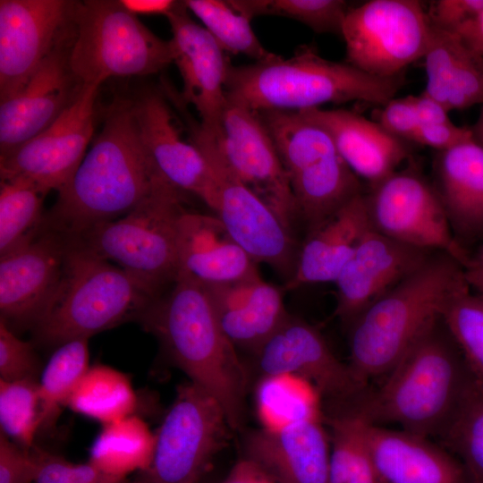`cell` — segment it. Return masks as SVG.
Here are the masks:
<instances>
[{"mask_svg": "<svg viewBox=\"0 0 483 483\" xmlns=\"http://www.w3.org/2000/svg\"><path fill=\"white\" fill-rule=\"evenodd\" d=\"M164 182L141 140L132 101L115 99L89 152L45 214L44 227L76 236L126 215Z\"/></svg>", "mask_w": 483, "mask_h": 483, "instance_id": "obj_1", "label": "cell"}, {"mask_svg": "<svg viewBox=\"0 0 483 483\" xmlns=\"http://www.w3.org/2000/svg\"><path fill=\"white\" fill-rule=\"evenodd\" d=\"M140 321L174 363L222 405L232 429L241 428L248 371L221 328L204 284L179 272Z\"/></svg>", "mask_w": 483, "mask_h": 483, "instance_id": "obj_2", "label": "cell"}, {"mask_svg": "<svg viewBox=\"0 0 483 483\" xmlns=\"http://www.w3.org/2000/svg\"><path fill=\"white\" fill-rule=\"evenodd\" d=\"M440 323L406 352L377 390L346 401L348 406L367 422L439 436L475 378Z\"/></svg>", "mask_w": 483, "mask_h": 483, "instance_id": "obj_3", "label": "cell"}, {"mask_svg": "<svg viewBox=\"0 0 483 483\" xmlns=\"http://www.w3.org/2000/svg\"><path fill=\"white\" fill-rule=\"evenodd\" d=\"M403 82L402 74L376 77L304 46L290 58L272 53L251 64L231 65L225 91L228 98L258 112L301 111L353 100L384 106Z\"/></svg>", "mask_w": 483, "mask_h": 483, "instance_id": "obj_4", "label": "cell"}, {"mask_svg": "<svg viewBox=\"0 0 483 483\" xmlns=\"http://www.w3.org/2000/svg\"><path fill=\"white\" fill-rule=\"evenodd\" d=\"M464 276L447 254L431 256L350 325V361L364 383L387 374L440 319L446 299Z\"/></svg>", "mask_w": 483, "mask_h": 483, "instance_id": "obj_5", "label": "cell"}, {"mask_svg": "<svg viewBox=\"0 0 483 483\" xmlns=\"http://www.w3.org/2000/svg\"><path fill=\"white\" fill-rule=\"evenodd\" d=\"M70 242L61 284L34 328L37 339L47 345L89 339L123 322L140 320L157 300L123 269Z\"/></svg>", "mask_w": 483, "mask_h": 483, "instance_id": "obj_6", "label": "cell"}, {"mask_svg": "<svg viewBox=\"0 0 483 483\" xmlns=\"http://www.w3.org/2000/svg\"><path fill=\"white\" fill-rule=\"evenodd\" d=\"M183 193L164 182L126 215L69 238L80 249L123 269L157 299L179 273L177 232L186 210Z\"/></svg>", "mask_w": 483, "mask_h": 483, "instance_id": "obj_7", "label": "cell"}, {"mask_svg": "<svg viewBox=\"0 0 483 483\" xmlns=\"http://www.w3.org/2000/svg\"><path fill=\"white\" fill-rule=\"evenodd\" d=\"M69 62L83 84L155 74L173 64L169 40L148 29L118 0L75 1Z\"/></svg>", "mask_w": 483, "mask_h": 483, "instance_id": "obj_8", "label": "cell"}, {"mask_svg": "<svg viewBox=\"0 0 483 483\" xmlns=\"http://www.w3.org/2000/svg\"><path fill=\"white\" fill-rule=\"evenodd\" d=\"M259 114L287 173L298 217L309 231L361 193L359 177L324 129L298 111Z\"/></svg>", "mask_w": 483, "mask_h": 483, "instance_id": "obj_9", "label": "cell"}, {"mask_svg": "<svg viewBox=\"0 0 483 483\" xmlns=\"http://www.w3.org/2000/svg\"><path fill=\"white\" fill-rule=\"evenodd\" d=\"M231 429L213 395L191 381L181 385L155 434L152 462L140 476L149 483H199Z\"/></svg>", "mask_w": 483, "mask_h": 483, "instance_id": "obj_10", "label": "cell"}, {"mask_svg": "<svg viewBox=\"0 0 483 483\" xmlns=\"http://www.w3.org/2000/svg\"><path fill=\"white\" fill-rule=\"evenodd\" d=\"M182 115L189 127V140L200 150L216 176V216L257 264H267L288 281L295 271L300 250L292 232L235 176L222 157L213 134L186 112Z\"/></svg>", "mask_w": 483, "mask_h": 483, "instance_id": "obj_11", "label": "cell"}, {"mask_svg": "<svg viewBox=\"0 0 483 483\" xmlns=\"http://www.w3.org/2000/svg\"><path fill=\"white\" fill-rule=\"evenodd\" d=\"M428 11L417 0H370L348 10L342 26L346 63L393 78L423 57L431 36Z\"/></svg>", "mask_w": 483, "mask_h": 483, "instance_id": "obj_12", "label": "cell"}, {"mask_svg": "<svg viewBox=\"0 0 483 483\" xmlns=\"http://www.w3.org/2000/svg\"><path fill=\"white\" fill-rule=\"evenodd\" d=\"M370 226L401 243L438 250L465 268L470 256L455 237L439 195L414 168L395 171L365 195Z\"/></svg>", "mask_w": 483, "mask_h": 483, "instance_id": "obj_13", "label": "cell"}, {"mask_svg": "<svg viewBox=\"0 0 483 483\" xmlns=\"http://www.w3.org/2000/svg\"><path fill=\"white\" fill-rule=\"evenodd\" d=\"M217 148L235 176L292 232L298 217L287 173L259 113L226 97Z\"/></svg>", "mask_w": 483, "mask_h": 483, "instance_id": "obj_14", "label": "cell"}, {"mask_svg": "<svg viewBox=\"0 0 483 483\" xmlns=\"http://www.w3.org/2000/svg\"><path fill=\"white\" fill-rule=\"evenodd\" d=\"M99 85L84 84L74 102L46 130L4 156L1 180L21 177L60 191L85 157L94 133Z\"/></svg>", "mask_w": 483, "mask_h": 483, "instance_id": "obj_15", "label": "cell"}, {"mask_svg": "<svg viewBox=\"0 0 483 483\" xmlns=\"http://www.w3.org/2000/svg\"><path fill=\"white\" fill-rule=\"evenodd\" d=\"M75 1H0V103L19 93L72 26Z\"/></svg>", "mask_w": 483, "mask_h": 483, "instance_id": "obj_16", "label": "cell"}, {"mask_svg": "<svg viewBox=\"0 0 483 483\" xmlns=\"http://www.w3.org/2000/svg\"><path fill=\"white\" fill-rule=\"evenodd\" d=\"M71 242L48 229L0 256L1 318L11 327L35 328L63 280Z\"/></svg>", "mask_w": 483, "mask_h": 483, "instance_id": "obj_17", "label": "cell"}, {"mask_svg": "<svg viewBox=\"0 0 483 483\" xmlns=\"http://www.w3.org/2000/svg\"><path fill=\"white\" fill-rule=\"evenodd\" d=\"M253 354L261 376L297 375L330 402L352 400L367 391L368 384L335 355L322 334L290 314Z\"/></svg>", "mask_w": 483, "mask_h": 483, "instance_id": "obj_18", "label": "cell"}, {"mask_svg": "<svg viewBox=\"0 0 483 483\" xmlns=\"http://www.w3.org/2000/svg\"><path fill=\"white\" fill-rule=\"evenodd\" d=\"M72 26L25 87L0 104V156H4L50 126L81 92L84 84L72 71L69 57Z\"/></svg>", "mask_w": 483, "mask_h": 483, "instance_id": "obj_19", "label": "cell"}, {"mask_svg": "<svg viewBox=\"0 0 483 483\" xmlns=\"http://www.w3.org/2000/svg\"><path fill=\"white\" fill-rule=\"evenodd\" d=\"M131 101L141 140L158 174L214 211L217 203L215 174L200 150L182 138L165 94L147 90Z\"/></svg>", "mask_w": 483, "mask_h": 483, "instance_id": "obj_20", "label": "cell"}, {"mask_svg": "<svg viewBox=\"0 0 483 483\" xmlns=\"http://www.w3.org/2000/svg\"><path fill=\"white\" fill-rule=\"evenodd\" d=\"M430 257L431 251L396 242L370 226L334 282L336 285L334 316L349 327L361 312Z\"/></svg>", "mask_w": 483, "mask_h": 483, "instance_id": "obj_21", "label": "cell"}, {"mask_svg": "<svg viewBox=\"0 0 483 483\" xmlns=\"http://www.w3.org/2000/svg\"><path fill=\"white\" fill-rule=\"evenodd\" d=\"M166 18L172 31L169 41L173 64L182 81L178 96L185 105L195 108L201 126L216 133L226 105L230 61L204 26L190 17L183 1Z\"/></svg>", "mask_w": 483, "mask_h": 483, "instance_id": "obj_22", "label": "cell"}, {"mask_svg": "<svg viewBox=\"0 0 483 483\" xmlns=\"http://www.w3.org/2000/svg\"><path fill=\"white\" fill-rule=\"evenodd\" d=\"M362 420L377 483H470L458 459L429 437Z\"/></svg>", "mask_w": 483, "mask_h": 483, "instance_id": "obj_23", "label": "cell"}, {"mask_svg": "<svg viewBox=\"0 0 483 483\" xmlns=\"http://www.w3.org/2000/svg\"><path fill=\"white\" fill-rule=\"evenodd\" d=\"M323 421L255 430L246 438L245 458L278 483H330V438Z\"/></svg>", "mask_w": 483, "mask_h": 483, "instance_id": "obj_24", "label": "cell"}, {"mask_svg": "<svg viewBox=\"0 0 483 483\" xmlns=\"http://www.w3.org/2000/svg\"><path fill=\"white\" fill-rule=\"evenodd\" d=\"M298 112L328 133L351 170L370 186L394 173L409 156L403 140L355 112L321 108Z\"/></svg>", "mask_w": 483, "mask_h": 483, "instance_id": "obj_25", "label": "cell"}, {"mask_svg": "<svg viewBox=\"0 0 483 483\" xmlns=\"http://www.w3.org/2000/svg\"><path fill=\"white\" fill-rule=\"evenodd\" d=\"M203 284L221 328L236 348L254 353L289 316L283 288L260 275Z\"/></svg>", "mask_w": 483, "mask_h": 483, "instance_id": "obj_26", "label": "cell"}, {"mask_svg": "<svg viewBox=\"0 0 483 483\" xmlns=\"http://www.w3.org/2000/svg\"><path fill=\"white\" fill-rule=\"evenodd\" d=\"M179 271L202 284H224L259 275L257 263L215 215L185 210L177 232Z\"/></svg>", "mask_w": 483, "mask_h": 483, "instance_id": "obj_27", "label": "cell"}, {"mask_svg": "<svg viewBox=\"0 0 483 483\" xmlns=\"http://www.w3.org/2000/svg\"><path fill=\"white\" fill-rule=\"evenodd\" d=\"M369 227L366 198L360 193L309 231L299 250L295 271L283 290L335 282Z\"/></svg>", "mask_w": 483, "mask_h": 483, "instance_id": "obj_28", "label": "cell"}, {"mask_svg": "<svg viewBox=\"0 0 483 483\" xmlns=\"http://www.w3.org/2000/svg\"><path fill=\"white\" fill-rule=\"evenodd\" d=\"M436 173V190L454 235L483 237V148L470 141L440 151Z\"/></svg>", "mask_w": 483, "mask_h": 483, "instance_id": "obj_29", "label": "cell"}, {"mask_svg": "<svg viewBox=\"0 0 483 483\" xmlns=\"http://www.w3.org/2000/svg\"><path fill=\"white\" fill-rule=\"evenodd\" d=\"M322 399L309 381L297 375L261 376L255 391L261 428L279 431L302 422L324 419Z\"/></svg>", "mask_w": 483, "mask_h": 483, "instance_id": "obj_30", "label": "cell"}, {"mask_svg": "<svg viewBox=\"0 0 483 483\" xmlns=\"http://www.w3.org/2000/svg\"><path fill=\"white\" fill-rule=\"evenodd\" d=\"M156 435L140 417L131 415L104 425L89 452V462L101 471L126 479L146 471L154 456Z\"/></svg>", "mask_w": 483, "mask_h": 483, "instance_id": "obj_31", "label": "cell"}, {"mask_svg": "<svg viewBox=\"0 0 483 483\" xmlns=\"http://www.w3.org/2000/svg\"><path fill=\"white\" fill-rule=\"evenodd\" d=\"M137 398L129 377L104 365L89 367L67 406L103 425L132 415Z\"/></svg>", "mask_w": 483, "mask_h": 483, "instance_id": "obj_32", "label": "cell"}, {"mask_svg": "<svg viewBox=\"0 0 483 483\" xmlns=\"http://www.w3.org/2000/svg\"><path fill=\"white\" fill-rule=\"evenodd\" d=\"M48 192L26 178L1 180L0 256L30 242L43 231V201Z\"/></svg>", "mask_w": 483, "mask_h": 483, "instance_id": "obj_33", "label": "cell"}, {"mask_svg": "<svg viewBox=\"0 0 483 483\" xmlns=\"http://www.w3.org/2000/svg\"><path fill=\"white\" fill-rule=\"evenodd\" d=\"M89 339L65 342L54 352L38 381L40 428L53 426L89 369Z\"/></svg>", "mask_w": 483, "mask_h": 483, "instance_id": "obj_34", "label": "cell"}, {"mask_svg": "<svg viewBox=\"0 0 483 483\" xmlns=\"http://www.w3.org/2000/svg\"><path fill=\"white\" fill-rule=\"evenodd\" d=\"M463 466L470 483H483V385L474 378L438 436Z\"/></svg>", "mask_w": 483, "mask_h": 483, "instance_id": "obj_35", "label": "cell"}, {"mask_svg": "<svg viewBox=\"0 0 483 483\" xmlns=\"http://www.w3.org/2000/svg\"><path fill=\"white\" fill-rule=\"evenodd\" d=\"M441 319L469 369L483 385V298L465 276L446 299Z\"/></svg>", "mask_w": 483, "mask_h": 483, "instance_id": "obj_36", "label": "cell"}, {"mask_svg": "<svg viewBox=\"0 0 483 483\" xmlns=\"http://www.w3.org/2000/svg\"><path fill=\"white\" fill-rule=\"evenodd\" d=\"M183 3L225 52L244 55L256 62L272 55L253 31L251 19L238 10L231 0H186Z\"/></svg>", "mask_w": 483, "mask_h": 483, "instance_id": "obj_37", "label": "cell"}, {"mask_svg": "<svg viewBox=\"0 0 483 483\" xmlns=\"http://www.w3.org/2000/svg\"><path fill=\"white\" fill-rule=\"evenodd\" d=\"M251 20L259 15H276L303 23L317 33L341 35L349 10L343 0H231Z\"/></svg>", "mask_w": 483, "mask_h": 483, "instance_id": "obj_38", "label": "cell"}, {"mask_svg": "<svg viewBox=\"0 0 483 483\" xmlns=\"http://www.w3.org/2000/svg\"><path fill=\"white\" fill-rule=\"evenodd\" d=\"M0 424L1 432L21 448H33L35 436L41 427L36 379H0Z\"/></svg>", "mask_w": 483, "mask_h": 483, "instance_id": "obj_39", "label": "cell"}, {"mask_svg": "<svg viewBox=\"0 0 483 483\" xmlns=\"http://www.w3.org/2000/svg\"><path fill=\"white\" fill-rule=\"evenodd\" d=\"M466 48L467 46L457 33L432 26L429 42L423 56L427 74V84L423 92L445 107L453 72Z\"/></svg>", "mask_w": 483, "mask_h": 483, "instance_id": "obj_40", "label": "cell"}, {"mask_svg": "<svg viewBox=\"0 0 483 483\" xmlns=\"http://www.w3.org/2000/svg\"><path fill=\"white\" fill-rule=\"evenodd\" d=\"M38 465L35 483H121L124 479L110 476L89 462L74 464L40 449L31 450Z\"/></svg>", "mask_w": 483, "mask_h": 483, "instance_id": "obj_41", "label": "cell"}, {"mask_svg": "<svg viewBox=\"0 0 483 483\" xmlns=\"http://www.w3.org/2000/svg\"><path fill=\"white\" fill-rule=\"evenodd\" d=\"M483 103V55L467 47L453 72L446 108L463 109Z\"/></svg>", "mask_w": 483, "mask_h": 483, "instance_id": "obj_42", "label": "cell"}, {"mask_svg": "<svg viewBox=\"0 0 483 483\" xmlns=\"http://www.w3.org/2000/svg\"><path fill=\"white\" fill-rule=\"evenodd\" d=\"M38 360L30 343L22 341L0 318V379L16 381L36 379Z\"/></svg>", "mask_w": 483, "mask_h": 483, "instance_id": "obj_43", "label": "cell"}, {"mask_svg": "<svg viewBox=\"0 0 483 483\" xmlns=\"http://www.w3.org/2000/svg\"><path fill=\"white\" fill-rule=\"evenodd\" d=\"M37 461L31 451L20 448L0 434V483H35Z\"/></svg>", "mask_w": 483, "mask_h": 483, "instance_id": "obj_44", "label": "cell"}, {"mask_svg": "<svg viewBox=\"0 0 483 483\" xmlns=\"http://www.w3.org/2000/svg\"><path fill=\"white\" fill-rule=\"evenodd\" d=\"M483 11V0H437L430 4L428 15L435 28L454 31Z\"/></svg>", "mask_w": 483, "mask_h": 483, "instance_id": "obj_45", "label": "cell"}, {"mask_svg": "<svg viewBox=\"0 0 483 483\" xmlns=\"http://www.w3.org/2000/svg\"><path fill=\"white\" fill-rule=\"evenodd\" d=\"M377 123L393 136L411 140L419 123L410 95L387 102L379 113Z\"/></svg>", "mask_w": 483, "mask_h": 483, "instance_id": "obj_46", "label": "cell"}, {"mask_svg": "<svg viewBox=\"0 0 483 483\" xmlns=\"http://www.w3.org/2000/svg\"><path fill=\"white\" fill-rule=\"evenodd\" d=\"M411 141L440 151L474 141L470 128L461 127L450 121L434 124H420Z\"/></svg>", "mask_w": 483, "mask_h": 483, "instance_id": "obj_47", "label": "cell"}, {"mask_svg": "<svg viewBox=\"0 0 483 483\" xmlns=\"http://www.w3.org/2000/svg\"><path fill=\"white\" fill-rule=\"evenodd\" d=\"M418 121L420 124H434L450 121L447 108L439 101L422 92L410 95Z\"/></svg>", "mask_w": 483, "mask_h": 483, "instance_id": "obj_48", "label": "cell"}, {"mask_svg": "<svg viewBox=\"0 0 483 483\" xmlns=\"http://www.w3.org/2000/svg\"><path fill=\"white\" fill-rule=\"evenodd\" d=\"M222 483H278L252 461H239Z\"/></svg>", "mask_w": 483, "mask_h": 483, "instance_id": "obj_49", "label": "cell"}, {"mask_svg": "<svg viewBox=\"0 0 483 483\" xmlns=\"http://www.w3.org/2000/svg\"><path fill=\"white\" fill-rule=\"evenodd\" d=\"M131 13L138 15H164L167 17L177 10L182 1L174 0H119Z\"/></svg>", "mask_w": 483, "mask_h": 483, "instance_id": "obj_50", "label": "cell"}, {"mask_svg": "<svg viewBox=\"0 0 483 483\" xmlns=\"http://www.w3.org/2000/svg\"><path fill=\"white\" fill-rule=\"evenodd\" d=\"M453 32L474 52L483 55V11Z\"/></svg>", "mask_w": 483, "mask_h": 483, "instance_id": "obj_51", "label": "cell"}, {"mask_svg": "<svg viewBox=\"0 0 483 483\" xmlns=\"http://www.w3.org/2000/svg\"><path fill=\"white\" fill-rule=\"evenodd\" d=\"M464 276L470 287L483 298V267H465Z\"/></svg>", "mask_w": 483, "mask_h": 483, "instance_id": "obj_52", "label": "cell"}, {"mask_svg": "<svg viewBox=\"0 0 483 483\" xmlns=\"http://www.w3.org/2000/svg\"><path fill=\"white\" fill-rule=\"evenodd\" d=\"M474 141L483 148V106L475 124L470 128Z\"/></svg>", "mask_w": 483, "mask_h": 483, "instance_id": "obj_53", "label": "cell"}, {"mask_svg": "<svg viewBox=\"0 0 483 483\" xmlns=\"http://www.w3.org/2000/svg\"><path fill=\"white\" fill-rule=\"evenodd\" d=\"M468 267H483V243L479 247L476 254L470 257V260Z\"/></svg>", "mask_w": 483, "mask_h": 483, "instance_id": "obj_54", "label": "cell"}, {"mask_svg": "<svg viewBox=\"0 0 483 483\" xmlns=\"http://www.w3.org/2000/svg\"><path fill=\"white\" fill-rule=\"evenodd\" d=\"M121 483H149L148 481L142 479L140 476H139L137 479H135L133 481H126L125 479Z\"/></svg>", "mask_w": 483, "mask_h": 483, "instance_id": "obj_55", "label": "cell"}]
</instances>
